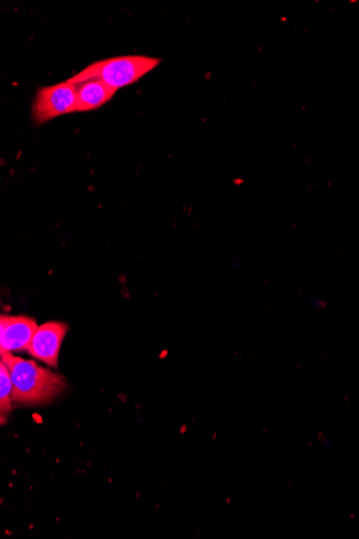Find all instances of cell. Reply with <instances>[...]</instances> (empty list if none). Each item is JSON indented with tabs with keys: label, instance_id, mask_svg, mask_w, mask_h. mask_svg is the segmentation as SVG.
<instances>
[{
	"label": "cell",
	"instance_id": "1",
	"mask_svg": "<svg viewBox=\"0 0 359 539\" xmlns=\"http://www.w3.org/2000/svg\"><path fill=\"white\" fill-rule=\"evenodd\" d=\"M2 361L8 367L12 380V400L21 405L45 404L66 389V380L34 361L14 357L11 352L2 353Z\"/></svg>",
	"mask_w": 359,
	"mask_h": 539
},
{
	"label": "cell",
	"instance_id": "2",
	"mask_svg": "<svg viewBox=\"0 0 359 539\" xmlns=\"http://www.w3.org/2000/svg\"><path fill=\"white\" fill-rule=\"evenodd\" d=\"M160 64V59L145 55L119 56V58L92 63L67 81L79 84L85 81L99 80L111 88L120 90L127 85L136 83Z\"/></svg>",
	"mask_w": 359,
	"mask_h": 539
},
{
	"label": "cell",
	"instance_id": "3",
	"mask_svg": "<svg viewBox=\"0 0 359 539\" xmlns=\"http://www.w3.org/2000/svg\"><path fill=\"white\" fill-rule=\"evenodd\" d=\"M36 124L78 112L77 85L67 80L38 90L32 107Z\"/></svg>",
	"mask_w": 359,
	"mask_h": 539
},
{
	"label": "cell",
	"instance_id": "4",
	"mask_svg": "<svg viewBox=\"0 0 359 539\" xmlns=\"http://www.w3.org/2000/svg\"><path fill=\"white\" fill-rule=\"evenodd\" d=\"M67 332L68 325L64 322L51 321L42 324L37 329L27 351L39 361L56 367Z\"/></svg>",
	"mask_w": 359,
	"mask_h": 539
},
{
	"label": "cell",
	"instance_id": "5",
	"mask_svg": "<svg viewBox=\"0 0 359 539\" xmlns=\"http://www.w3.org/2000/svg\"><path fill=\"white\" fill-rule=\"evenodd\" d=\"M38 328L36 320L32 318L2 315L0 353L28 350Z\"/></svg>",
	"mask_w": 359,
	"mask_h": 539
},
{
	"label": "cell",
	"instance_id": "6",
	"mask_svg": "<svg viewBox=\"0 0 359 539\" xmlns=\"http://www.w3.org/2000/svg\"><path fill=\"white\" fill-rule=\"evenodd\" d=\"M77 85L78 112L96 110L111 101L118 92L99 80L85 81Z\"/></svg>",
	"mask_w": 359,
	"mask_h": 539
},
{
	"label": "cell",
	"instance_id": "7",
	"mask_svg": "<svg viewBox=\"0 0 359 539\" xmlns=\"http://www.w3.org/2000/svg\"><path fill=\"white\" fill-rule=\"evenodd\" d=\"M0 390H2L0 392V417H2V424H4L12 409L13 386L10 372L3 361L0 362Z\"/></svg>",
	"mask_w": 359,
	"mask_h": 539
}]
</instances>
